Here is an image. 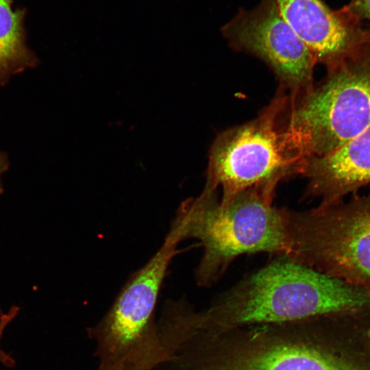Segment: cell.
Masks as SVG:
<instances>
[{
    "instance_id": "obj_1",
    "label": "cell",
    "mask_w": 370,
    "mask_h": 370,
    "mask_svg": "<svg viewBox=\"0 0 370 370\" xmlns=\"http://www.w3.org/2000/svg\"><path fill=\"white\" fill-rule=\"evenodd\" d=\"M370 310V288L280 255L197 311L195 328L218 334L249 326L297 322Z\"/></svg>"
},
{
    "instance_id": "obj_2",
    "label": "cell",
    "mask_w": 370,
    "mask_h": 370,
    "mask_svg": "<svg viewBox=\"0 0 370 370\" xmlns=\"http://www.w3.org/2000/svg\"><path fill=\"white\" fill-rule=\"evenodd\" d=\"M258 326L213 339L197 370H370V345L337 317Z\"/></svg>"
},
{
    "instance_id": "obj_3",
    "label": "cell",
    "mask_w": 370,
    "mask_h": 370,
    "mask_svg": "<svg viewBox=\"0 0 370 370\" xmlns=\"http://www.w3.org/2000/svg\"><path fill=\"white\" fill-rule=\"evenodd\" d=\"M275 191L255 187L221 204L217 190L204 186L183 201L171 228L181 241L195 238L204 251L195 270L201 286L217 282L238 256L255 253L288 255L286 208L273 206Z\"/></svg>"
},
{
    "instance_id": "obj_4",
    "label": "cell",
    "mask_w": 370,
    "mask_h": 370,
    "mask_svg": "<svg viewBox=\"0 0 370 370\" xmlns=\"http://www.w3.org/2000/svg\"><path fill=\"white\" fill-rule=\"evenodd\" d=\"M282 132L296 159L325 155L370 125V43L317 86L288 95Z\"/></svg>"
},
{
    "instance_id": "obj_5",
    "label": "cell",
    "mask_w": 370,
    "mask_h": 370,
    "mask_svg": "<svg viewBox=\"0 0 370 370\" xmlns=\"http://www.w3.org/2000/svg\"><path fill=\"white\" fill-rule=\"evenodd\" d=\"M181 242L169 229L156 252L133 272L103 317L87 330L97 370H153L163 359L155 311L168 268Z\"/></svg>"
},
{
    "instance_id": "obj_6",
    "label": "cell",
    "mask_w": 370,
    "mask_h": 370,
    "mask_svg": "<svg viewBox=\"0 0 370 370\" xmlns=\"http://www.w3.org/2000/svg\"><path fill=\"white\" fill-rule=\"evenodd\" d=\"M287 101L288 95L280 88L256 118L214 138L208 152L204 186L221 189V204L249 188L275 190L280 181L299 175L301 163L286 151L280 127Z\"/></svg>"
},
{
    "instance_id": "obj_7",
    "label": "cell",
    "mask_w": 370,
    "mask_h": 370,
    "mask_svg": "<svg viewBox=\"0 0 370 370\" xmlns=\"http://www.w3.org/2000/svg\"><path fill=\"white\" fill-rule=\"evenodd\" d=\"M293 260L349 284L370 288V193L347 202L286 208Z\"/></svg>"
},
{
    "instance_id": "obj_8",
    "label": "cell",
    "mask_w": 370,
    "mask_h": 370,
    "mask_svg": "<svg viewBox=\"0 0 370 370\" xmlns=\"http://www.w3.org/2000/svg\"><path fill=\"white\" fill-rule=\"evenodd\" d=\"M221 32L232 47L266 63L290 95L313 86L315 60L281 16L275 0H262L251 10H241Z\"/></svg>"
},
{
    "instance_id": "obj_9",
    "label": "cell",
    "mask_w": 370,
    "mask_h": 370,
    "mask_svg": "<svg viewBox=\"0 0 370 370\" xmlns=\"http://www.w3.org/2000/svg\"><path fill=\"white\" fill-rule=\"evenodd\" d=\"M283 18L306 45L316 64L333 70L370 43V27L344 5L332 10L322 0H275Z\"/></svg>"
},
{
    "instance_id": "obj_10",
    "label": "cell",
    "mask_w": 370,
    "mask_h": 370,
    "mask_svg": "<svg viewBox=\"0 0 370 370\" xmlns=\"http://www.w3.org/2000/svg\"><path fill=\"white\" fill-rule=\"evenodd\" d=\"M299 175L307 178L305 198L319 206L342 201L370 184V125L332 151L303 160Z\"/></svg>"
},
{
    "instance_id": "obj_11",
    "label": "cell",
    "mask_w": 370,
    "mask_h": 370,
    "mask_svg": "<svg viewBox=\"0 0 370 370\" xmlns=\"http://www.w3.org/2000/svg\"><path fill=\"white\" fill-rule=\"evenodd\" d=\"M24 16V10H12V0H0V86L38 63L26 44Z\"/></svg>"
},
{
    "instance_id": "obj_12",
    "label": "cell",
    "mask_w": 370,
    "mask_h": 370,
    "mask_svg": "<svg viewBox=\"0 0 370 370\" xmlns=\"http://www.w3.org/2000/svg\"><path fill=\"white\" fill-rule=\"evenodd\" d=\"M20 312L18 306L12 305L8 310L0 308V364L8 368L15 366L16 361L12 355L2 347L3 336L9 325L15 319Z\"/></svg>"
},
{
    "instance_id": "obj_13",
    "label": "cell",
    "mask_w": 370,
    "mask_h": 370,
    "mask_svg": "<svg viewBox=\"0 0 370 370\" xmlns=\"http://www.w3.org/2000/svg\"><path fill=\"white\" fill-rule=\"evenodd\" d=\"M346 6L360 21L370 20V0H350Z\"/></svg>"
},
{
    "instance_id": "obj_14",
    "label": "cell",
    "mask_w": 370,
    "mask_h": 370,
    "mask_svg": "<svg viewBox=\"0 0 370 370\" xmlns=\"http://www.w3.org/2000/svg\"><path fill=\"white\" fill-rule=\"evenodd\" d=\"M10 167V161L7 154L0 151V195L4 193L3 176Z\"/></svg>"
},
{
    "instance_id": "obj_15",
    "label": "cell",
    "mask_w": 370,
    "mask_h": 370,
    "mask_svg": "<svg viewBox=\"0 0 370 370\" xmlns=\"http://www.w3.org/2000/svg\"><path fill=\"white\" fill-rule=\"evenodd\" d=\"M369 333H370V331H369Z\"/></svg>"
}]
</instances>
